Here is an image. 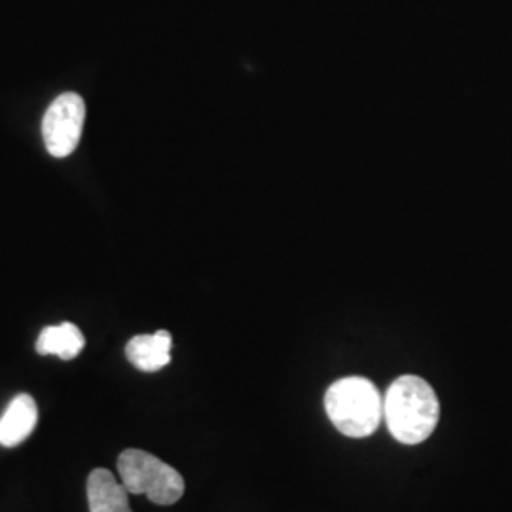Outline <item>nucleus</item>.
I'll use <instances>...</instances> for the list:
<instances>
[{
  "mask_svg": "<svg viewBox=\"0 0 512 512\" xmlns=\"http://www.w3.org/2000/svg\"><path fill=\"white\" fill-rule=\"evenodd\" d=\"M439 416L437 393L420 376L406 374L389 385L384 397V420L393 439L420 444L433 435Z\"/></svg>",
  "mask_w": 512,
  "mask_h": 512,
  "instance_id": "obj_1",
  "label": "nucleus"
},
{
  "mask_svg": "<svg viewBox=\"0 0 512 512\" xmlns=\"http://www.w3.org/2000/svg\"><path fill=\"white\" fill-rule=\"evenodd\" d=\"M325 410L342 435L365 439L384 420V399L370 380L349 376L330 385L325 395Z\"/></svg>",
  "mask_w": 512,
  "mask_h": 512,
  "instance_id": "obj_2",
  "label": "nucleus"
},
{
  "mask_svg": "<svg viewBox=\"0 0 512 512\" xmlns=\"http://www.w3.org/2000/svg\"><path fill=\"white\" fill-rule=\"evenodd\" d=\"M118 471L129 494L147 495L156 505H173L184 495L181 473L145 450H124L118 458Z\"/></svg>",
  "mask_w": 512,
  "mask_h": 512,
  "instance_id": "obj_3",
  "label": "nucleus"
},
{
  "mask_svg": "<svg viewBox=\"0 0 512 512\" xmlns=\"http://www.w3.org/2000/svg\"><path fill=\"white\" fill-rule=\"evenodd\" d=\"M86 105L78 93H63L48 107L42 120V139L54 158L71 156L82 137Z\"/></svg>",
  "mask_w": 512,
  "mask_h": 512,
  "instance_id": "obj_4",
  "label": "nucleus"
},
{
  "mask_svg": "<svg viewBox=\"0 0 512 512\" xmlns=\"http://www.w3.org/2000/svg\"><path fill=\"white\" fill-rule=\"evenodd\" d=\"M38 421V408L35 399L27 393L18 395L8 404L0 418V444L4 448L19 446L35 431Z\"/></svg>",
  "mask_w": 512,
  "mask_h": 512,
  "instance_id": "obj_5",
  "label": "nucleus"
},
{
  "mask_svg": "<svg viewBox=\"0 0 512 512\" xmlns=\"http://www.w3.org/2000/svg\"><path fill=\"white\" fill-rule=\"evenodd\" d=\"M173 338L167 330L156 334H141L131 338L126 346L129 363L143 372H158L171 363Z\"/></svg>",
  "mask_w": 512,
  "mask_h": 512,
  "instance_id": "obj_6",
  "label": "nucleus"
},
{
  "mask_svg": "<svg viewBox=\"0 0 512 512\" xmlns=\"http://www.w3.org/2000/svg\"><path fill=\"white\" fill-rule=\"evenodd\" d=\"M90 512H133L129 507V492L109 469H95L88 476Z\"/></svg>",
  "mask_w": 512,
  "mask_h": 512,
  "instance_id": "obj_7",
  "label": "nucleus"
},
{
  "mask_svg": "<svg viewBox=\"0 0 512 512\" xmlns=\"http://www.w3.org/2000/svg\"><path fill=\"white\" fill-rule=\"evenodd\" d=\"M86 346V338L73 323H61L55 327H46L37 340L40 355H55L59 359L71 361Z\"/></svg>",
  "mask_w": 512,
  "mask_h": 512,
  "instance_id": "obj_8",
  "label": "nucleus"
}]
</instances>
